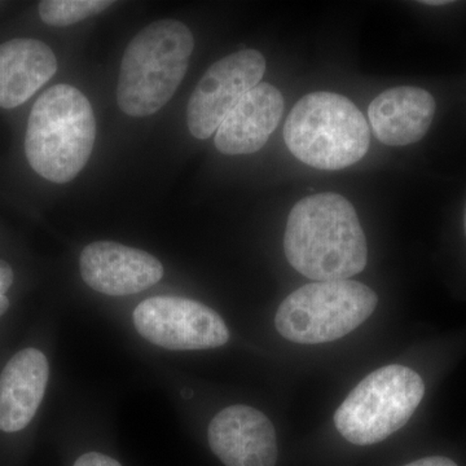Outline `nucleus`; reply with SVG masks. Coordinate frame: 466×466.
<instances>
[{
    "instance_id": "f8f14e48",
    "label": "nucleus",
    "mask_w": 466,
    "mask_h": 466,
    "mask_svg": "<svg viewBox=\"0 0 466 466\" xmlns=\"http://www.w3.org/2000/svg\"><path fill=\"white\" fill-rule=\"evenodd\" d=\"M50 380V364L39 350H21L0 375V431L16 433L32 422Z\"/></svg>"
},
{
    "instance_id": "39448f33",
    "label": "nucleus",
    "mask_w": 466,
    "mask_h": 466,
    "mask_svg": "<svg viewBox=\"0 0 466 466\" xmlns=\"http://www.w3.org/2000/svg\"><path fill=\"white\" fill-rule=\"evenodd\" d=\"M377 303L375 291L359 281H317L283 300L276 312V329L299 345L336 341L363 324Z\"/></svg>"
},
{
    "instance_id": "7ed1b4c3",
    "label": "nucleus",
    "mask_w": 466,
    "mask_h": 466,
    "mask_svg": "<svg viewBox=\"0 0 466 466\" xmlns=\"http://www.w3.org/2000/svg\"><path fill=\"white\" fill-rule=\"evenodd\" d=\"M195 39L177 20H159L144 27L126 48L116 86L119 108L131 116L155 115L182 84Z\"/></svg>"
},
{
    "instance_id": "9b49d317",
    "label": "nucleus",
    "mask_w": 466,
    "mask_h": 466,
    "mask_svg": "<svg viewBox=\"0 0 466 466\" xmlns=\"http://www.w3.org/2000/svg\"><path fill=\"white\" fill-rule=\"evenodd\" d=\"M283 112L284 97L275 86H256L218 128L217 149L227 156L258 152L278 128Z\"/></svg>"
},
{
    "instance_id": "423d86ee",
    "label": "nucleus",
    "mask_w": 466,
    "mask_h": 466,
    "mask_svg": "<svg viewBox=\"0 0 466 466\" xmlns=\"http://www.w3.org/2000/svg\"><path fill=\"white\" fill-rule=\"evenodd\" d=\"M424 395L415 370L398 364L380 368L352 389L334 413V425L350 443H380L410 421Z\"/></svg>"
},
{
    "instance_id": "20e7f679",
    "label": "nucleus",
    "mask_w": 466,
    "mask_h": 466,
    "mask_svg": "<svg viewBox=\"0 0 466 466\" xmlns=\"http://www.w3.org/2000/svg\"><path fill=\"white\" fill-rule=\"evenodd\" d=\"M284 140L303 164L341 170L367 155L370 130L363 113L348 97L317 91L297 101L285 122Z\"/></svg>"
},
{
    "instance_id": "1a4fd4ad",
    "label": "nucleus",
    "mask_w": 466,
    "mask_h": 466,
    "mask_svg": "<svg viewBox=\"0 0 466 466\" xmlns=\"http://www.w3.org/2000/svg\"><path fill=\"white\" fill-rule=\"evenodd\" d=\"M208 446L226 466H276L278 437L268 417L256 408L220 410L208 429Z\"/></svg>"
},
{
    "instance_id": "f03ea898",
    "label": "nucleus",
    "mask_w": 466,
    "mask_h": 466,
    "mask_svg": "<svg viewBox=\"0 0 466 466\" xmlns=\"http://www.w3.org/2000/svg\"><path fill=\"white\" fill-rule=\"evenodd\" d=\"M95 139L94 110L78 88L56 85L34 103L25 153L30 167L45 179L72 182L90 159Z\"/></svg>"
},
{
    "instance_id": "6ab92c4d",
    "label": "nucleus",
    "mask_w": 466,
    "mask_h": 466,
    "mask_svg": "<svg viewBox=\"0 0 466 466\" xmlns=\"http://www.w3.org/2000/svg\"><path fill=\"white\" fill-rule=\"evenodd\" d=\"M422 5H450L451 2H447V0H437V2H421Z\"/></svg>"
},
{
    "instance_id": "dca6fc26",
    "label": "nucleus",
    "mask_w": 466,
    "mask_h": 466,
    "mask_svg": "<svg viewBox=\"0 0 466 466\" xmlns=\"http://www.w3.org/2000/svg\"><path fill=\"white\" fill-rule=\"evenodd\" d=\"M14 269L5 260L0 259V317L5 314L9 309L7 291L14 284Z\"/></svg>"
},
{
    "instance_id": "f257e3e1",
    "label": "nucleus",
    "mask_w": 466,
    "mask_h": 466,
    "mask_svg": "<svg viewBox=\"0 0 466 466\" xmlns=\"http://www.w3.org/2000/svg\"><path fill=\"white\" fill-rule=\"evenodd\" d=\"M288 262L314 281L349 280L367 266V238L357 210L339 193L297 202L284 236Z\"/></svg>"
},
{
    "instance_id": "aec40b11",
    "label": "nucleus",
    "mask_w": 466,
    "mask_h": 466,
    "mask_svg": "<svg viewBox=\"0 0 466 466\" xmlns=\"http://www.w3.org/2000/svg\"><path fill=\"white\" fill-rule=\"evenodd\" d=\"M464 228H465V235H466V204H465V213H464Z\"/></svg>"
},
{
    "instance_id": "6e6552de",
    "label": "nucleus",
    "mask_w": 466,
    "mask_h": 466,
    "mask_svg": "<svg viewBox=\"0 0 466 466\" xmlns=\"http://www.w3.org/2000/svg\"><path fill=\"white\" fill-rule=\"evenodd\" d=\"M266 58L242 50L213 64L196 86L187 106V124L196 139H208L238 101L260 84Z\"/></svg>"
},
{
    "instance_id": "f3484780",
    "label": "nucleus",
    "mask_w": 466,
    "mask_h": 466,
    "mask_svg": "<svg viewBox=\"0 0 466 466\" xmlns=\"http://www.w3.org/2000/svg\"><path fill=\"white\" fill-rule=\"evenodd\" d=\"M73 466H122L116 460L99 452H88L76 459Z\"/></svg>"
},
{
    "instance_id": "a211bd4d",
    "label": "nucleus",
    "mask_w": 466,
    "mask_h": 466,
    "mask_svg": "<svg viewBox=\"0 0 466 466\" xmlns=\"http://www.w3.org/2000/svg\"><path fill=\"white\" fill-rule=\"evenodd\" d=\"M404 466H458L452 460L443 456H431V458L420 459Z\"/></svg>"
},
{
    "instance_id": "4468645a",
    "label": "nucleus",
    "mask_w": 466,
    "mask_h": 466,
    "mask_svg": "<svg viewBox=\"0 0 466 466\" xmlns=\"http://www.w3.org/2000/svg\"><path fill=\"white\" fill-rule=\"evenodd\" d=\"M57 58L46 43L32 38L0 45V106H23L56 75Z\"/></svg>"
},
{
    "instance_id": "9d476101",
    "label": "nucleus",
    "mask_w": 466,
    "mask_h": 466,
    "mask_svg": "<svg viewBox=\"0 0 466 466\" xmlns=\"http://www.w3.org/2000/svg\"><path fill=\"white\" fill-rule=\"evenodd\" d=\"M79 268L88 287L112 297L140 293L164 276V266L152 254L112 241L87 245Z\"/></svg>"
},
{
    "instance_id": "0eeeda50",
    "label": "nucleus",
    "mask_w": 466,
    "mask_h": 466,
    "mask_svg": "<svg viewBox=\"0 0 466 466\" xmlns=\"http://www.w3.org/2000/svg\"><path fill=\"white\" fill-rule=\"evenodd\" d=\"M133 319L140 336L162 349H217L229 341L225 320L198 300L153 297L135 309Z\"/></svg>"
},
{
    "instance_id": "2eb2a0df",
    "label": "nucleus",
    "mask_w": 466,
    "mask_h": 466,
    "mask_svg": "<svg viewBox=\"0 0 466 466\" xmlns=\"http://www.w3.org/2000/svg\"><path fill=\"white\" fill-rule=\"evenodd\" d=\"M110 0H43L39 16L47 25L69 26L106 11Z\"/></svg>"
},
{
    "instance_id": "ddd939ff",
    "label": "nucleus",
    "mask_w": 466,
    "mask_h": 466,
    "mask_svg": "<svg viewBox=\"0 0 466 466\" xmlns=\"http://www.w3.org/2000/svg\"><path fill=\"white\" fill-rule=\"evenodd\" d=\"M437 104L431 92L420 87L389 88L372 100L368 118L380 142L404 147L420 142L433 124Z\"/></svg>"
}]
</instances>
